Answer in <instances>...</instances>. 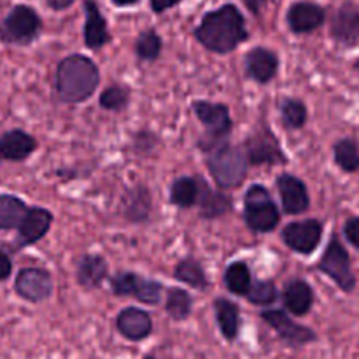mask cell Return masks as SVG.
Here are the masks:
<instances>
[{"mask_svg": "<svg viewBox=\"0 0 359 359\" xmlns=\"http://www.w3.org/2000/svg\"><path fill=\"white\" fill-rule=\"evenodd\" d=\"M245 20L233 4L210 11L195 28V39L212 53L226 55L248 41Z\"/></svg>", "mask_w": 359, "mask_h": 359, "instance_id": "cell-1", "label": "cell"}, {"mask_svg": "<svg viewBox=\"0 0 359 359\" xmlns=\"http://www.w3.org/2000/svg\"><path fill=\"white\" fill-rule=\"evenodd\" d=\"M100 83V72L93 60L83 55H70L56 67V93L67 104H81L91 98Z\"/></svg>", "mask_w": 359, "mask_h": 359, "instance_id": "cell-2", "label": "cell"}, {"mask_svg": "<svg viewBox=\"0 0 359 359\" xmlns=\"http://www.w3.org/2000/svg\"><path fill=\"white\" fill-rule=\"evenodd\" d=\"M205 154L207 168L219 188L231 189L244 182L249 168V160L244 147L231 146L224 140Z\"/></svg>", "mask_w": 359, "mask_h": 359, "instance_id": "cell-3", "label": "cell"}, {"mask_svg": "<svg viewBox=\"0 0 359 359\" xmlns=\"http://www.w3.org/2000/svg\"><path fill=\"white\" fill-rule=\"evenodd\" d=\"M193 111L196 118L205 126V133L198 140V147L203 153H209L216 146L228 139L233 121H231L230 111L223 104H212V102L196 100L193 102Z\"/></svg>", "mask_w": 359, "mask_h": 359, "instance_id": "cell-4", "label": "cell"}, {"mask_svg": "<svg viewBox=\"0 0 359 359\" xmlns=\"http://www.w3.org/2000/svg\"><path fill=\"white\" fill-rule=\"evenodd\" d=\"M244 217L248 226L256 233L272 231L279 224L280 214L269 189L252 184L244 196Z\"/></svg>", "mask_w": 359, "mask_h": 359, "instance_id": "cell-5", "label": "cell"}, {"mask_svg": "<svg viewBox=\"0 0 359 359\" xmlns=\"http://www.w3.org/2000/svg\"><path fill=\"white\" fill-rule=\"evenodd\" d=\"M42 20L30 6H14L0 23V41L7 44H30L41 34Z\"/></svg>", "mask_w": 359, "mask_h": 359, "instance_id": "cell-6", "label": "cell"}, {"mask_svg": "<svg viewBox=\"0 0 359 359\" xmlns=\"http://www.w3.org/2000/svg\"><path fill=\"white\" fill-rule=\"evenodd\" d=\"M318 266L330 279L335 280L337 286L346 291V293L353 291L354 286H356V277H354L353 270H351L349 255H347L346 248L340 244L337 237L330 241L328 248H326Z\"/></svg>", "mask_w": 359, "mask_h": 359, "instance_id": "cell-7", "label": "cell"}, {"mask_svg": "<svg viewBox=\"0 0 359 359\" xmlns=\"http://www.w3.org/2000/svg\"><path fill=\"white\" fill-rule=\"evenodd\" d=\"M244 151L251 165H279L287 161L277 137L265 125L256 128L248 137Z\"/></svg>", "mask_w": 359, "mask_h": 359, "instance_id": "cell-8", "label": "cell"}, {"mask_svg": "<svg viewBox=\"0 0 359 359\" xmlns=\"http://www.w3.org/2000/svg\"><path fill=\"white\" fill-rule=\"evenodd\" d=\"M112 293L118 297H133L147 305L160 304L163 287L160 283L151 279H144L142 276L133 272H119L111 277Z\"/></svg>", "mask_w": 359, "mask_h": 359, "instance_id": "cell-9", "label": "cell"}, {"mask_svg": "<svg viewBox=\"0 0 359 359\" xmlns=\"http://www.w3.org/2000/svg\"><path fill=\"white\" fill-rule=\"evenodd\" d=\"M323 237V224L318 219L297 221L283 230V241L291 251L300 255H312Z\"/></svg>", "mask_w": 359, "mask_h": 359, "instance_id": "cell-10", "label": "cell"}, {"mask_svg": "<svg viewBox=\"0 0 359 359\" xmlns=\"http://www.w3.org/2000/svg\"><path fill=\"white\" fill-rule=\"evenodd\" d=\"M262 319L280 337V340H284L291 347H302L318 339L311 328L294 323L283 311H265L262 312Z\"/></svg>", "mask_w": 359, "mask_h": 359, "instance_id": "cell-11", "label": "cell"}, {"mask_svg": "<svg viewBox=\"0 0 359 359\" xmlns=\"http://www.w3.org/2000/svg\"><path fill=\"white\" fill-rule=\"evenodd\" d=\"M16 293L32 304H39L51 297L53 293V277L48 270L30 266L23 269L16 277Z\"/></svg>", "mask_w": 359, "mask_h": 359, "instance_id": "cell-12", "label": "cell"}, {"mask_svg": "<svg viewBox=\"0 0 359 359\" xmlns=\"http://www.w3.org/2000/svg\"><path fill=\"white\" fill-rule=\"evenodd\" d=\"M326 13L319 4L300 0L287 9V25L294 34H309L325 23Z\"/></svg>", "mask_w": 359, "mask_h": 359, "instance_id": "cell-13", "label": "cell"}, {"mask_svg": "<svg viewBox=\"0 0 359 359\" xmlns=\"http://www.w3.org/2000/svg\"><path fill=\"white\" fill-rule=\"evenodd\" d=\"M332 37L346 46L359 42V7L353 2H346L335 11L332 18Z\"/></svg>", "mask_w": 359, "mask_h": 359, "instance_id": "cell-14", "label": "cell"}, {"mask_svg": "<svg viewBox=\"0 0 359 359\" xmlns=\"http://www.w3.org/2000/svg\"><path fill=\"white\" fill-rule=\"evenodd\" d=\"M53 223V214L44 207H30L27 216L18 226V245L27 248L35 244L48 233Z\"/></svg>", "mask_w": 359, "mask_h": 359, "instance_id": "cell-15", "label": "cell"}, {"mask_svg": "<svg viewBox=\"0 0 359 359\" xmlns=\"http://www.w3.org/2000/svg\"><path fill=\"white\" fill-rule=\"evenodd\" d=\"M277 188H279L284 212L302 214L311 205L307 186L302 182V179L294 177L291 174H283L277 179Z\"/></svg>", "mask_w": 359, "mask_h": 359, "instance_id": "cell-16", "label": "cell"}, {"mask_svg": "<svg viewBox=\"0 0 359 359\" xmlns=\"http://www.w3.org/2000/svg\"><path fill=\"white\" fill-rule=\"evenodd\" d=\"M116 326H118L119 333L125 339L139 342V340H144L146 337L151 335V332H153V319L142 309L128 307L119 312L118 319H116Z\"/></svg>", "mask_w": 359, "mask_h": 359, "instance_id": "cell-17", "label": "cell"}, {"mask_svg": "<svg viewBox=\"0 0 359 359\" xmlns=\"http://www.w3.org/2000/svg\"><path fill=\"white\" fill-rule=\"evenodd\" d=\"M84 44L90 49H100L111 41L105 18L102 16L100 7L95 0H84Z\"/></svg>", "mask_w": 359, "mask_h": 359, "instance_id": "cell-18", "label": "cell"}, {"mask_svg": "<svg viewBox=\"0 0 359 359\" xmlns=\"http://www.w3.org/2000/svg\"><path fill=\"white\" fill-rule=\"evenodd\" d=\"M37 147L34 137L23 130H11L0 135V161H23Z\"/></svg>", "mask_w": 359, "mask_h": 359, "instance_id": "cell-19", "label": "cell"}, {"mask_svg": "<svg viewBox=\"0 0 359 359\" xmlns=\"http://www.w3.org/2000/svg\"><path fill=\"white\" fill-rule=\"evenodd\" d=\"M279 69V56L266 48H255L245 56V70L259 84H266L276 77Z\"/></svg>", "mask_w": 359, "mask_h": 359, "instance_id": "cell-20", "label": "cell"}, {"mask_svg": "<svg viewBox=\"0 0 359 359\" xmlns=\"http://www.w3.org/2000/svg\"><path fill=\"white\" fill-rule=\"evenodd\" d=\"M198 205H200V216L203 219H217V217L224 216L231 210V200L228 198L224 193H217L210 189V186L198 177Z\"/></svg>", "mask_w": 359, "mask_h": 359, "instance_id": "cell-21", "label": "cell"}, {"mask_svg": "<svg viewBox=\"0 0 359 359\" xmlns=\"http://www.w3.org/2000/svg\"><path fill=\"white\" fill-rule=\"evenodd\" d=\"M109 276V266L102 256L84 255L77 263V283L86 290L98 287Z\"/></svg>", "mask_w": 359, "mask_h": 359, "instance_id": "cell-22", "label": "cell"}, {"mask_svg": "<svg viewBox=\"0 0 359 359\" xmlns=\"http://www.w3.org/2000/svg\"><path fill=\"white\" fill-rule=\"evenodd\" d=\"M283 302L287 311L294 316H305L314 304V291L305 280L294 279L286 284L283 293Z\"/></svg>", "mask_w": 359, "mask_h": 359, "instance_id": "cell-23", "label": "cell"}, {"mask_svg": "<svg viewBox=\"0 0 359 359\" xmlns=\"http://www.w3.org/2000/svg\"><path fill=\"white\" fill-rule=\"evenodd\" d=\"M151 205H153V198H151L149 189L144 186H135L126 195L123 212L126 219L132 223H144L149 217Z\"/></svg>", "mask_w": 359, "mask_h": 359, "instance_id": "cell-24", "label": "cell"}, {"mask_svg": "<svg viewBox=\"0 0 359 359\" xmlns=\"http://www.w3.org/2000/svg\"><path fill=\"white\" fill-rule=\"evenodd\" d=\"M214 311H216L217 325H219L221 333L226 340H235L241 330V311L233 302L226 298H217L214 302Z\"/></svg>", "mask_w": 359, "mask_h": 359, "instance_id": "cell-25", "label": "cell"}, {"mask_svg": "<svg viewBox=\"0 0 359 359\" xmlns=\"http://www.w3.org/2000/svg\"><path fill=\"white\" fill-rule=\"evenodd\" d=\"M30 207L14 195H0V230L18 228Z\"/></svg>", "mask_w": 359, "mask_h": 359, "instance_id": "cell-26", "label": "cell"}, {"mask_svg": "<svg viewBox=\"0 0 359 359\" xmlns=\"http://www.w3.org/2000/svg\"><path fill=\"white\" fill-rule=\"evenodd\" d=\"M198 177H177L172 182L170 202L181 209H191L198 202Z\"/></svg>", "mask_w": 359, "mask_h": 359, "instance_id": "cell-27", "label": "cell"}, {"mask_svg": "<svg viewBox=\"0 0 359 359\" xmlns=\"http://www.w3.org/2000/svg\"><path fill=\"white\" fill-rule=\"evenodd\" d=\"M174 277L181 283L188 284V286L195 287V290H207L209 280H207L205 272H203L202 265L193 258H184L175 265Z\"/></svg>", "mask_w": 359, "mask_h": 359, "instance_id": "cell-28", "label": "cell"}, {"mask_svg": "<svg viewBox=\"0 0 359 359\" xmlns=\"http://www.w3.org/2000/svg\"><path fill=\"white\" fill-rule=\"evenodd\" d=\"M251 270L244 262H235L224 272V284H226L228 291L233 294H241L245 297V293L251 287Z\"/></svg>", "mask_w": 359, "mask_h": 359, "instance_id": "cell-29", "label": "cell"}, {"mask_svg": "<svg viewBox=\"0 0 359 359\" xmlns=\"http://www.w3.org/2000/svg\"><path fill=\"white\" fill-rule=\"evenodd\" d=\"M193 300L189 297L188 291L181 290V287H170L167 293V304H165V311L175 321H184L189 314H191Z\"/></svg>", "mask_w": 359, "mask_h": 359, "instance_id": "cell-30", "label": "cell"}, {"mask_svg": "<svg viewBox=\"0 0 359 359\" xmlns=\"http://www.w3.org/2000/svg\"><path fill=\"white\" fill-rule=\"evenodd\" d=\"M280 118L286 128L298 130L307 121V107L297 98H284L280 102Z\"/></svg>", "mask_w": 359, "mask_h": 359, "instance_id": "cell-31", "label": "cell"}, {"mask_svg": "<svg viewBox=\"0 0 359 359\" xmlns=\"http://www.w3.org/2000/svg\"><path fill=\"white\" fill-rule=\"evenodd\" d=\"M335 161L342 170L356 172L359 170V149L353 139H342L333 147Z\"/></svg>", "mask_w": 359, "mask_h": 359, "instance_id": "cell-32", "label": "cell"}, {"mask_svg": "<svg viewBox=\"0 0 359 359\" xmlns=\"http://www.w3.org/2000/svg\"><path fill=\"white\" fill-rule=\"evenodd\" d=\"M161 48H163V42L161 37L156 34V30H144L142 34L137 37L135 42V53L140 60H146V62H153L160 56Z\"/></svg>", "mask_w": 359, "mask_h": 359, "instance_id": "cell-33", "label": "cell"}, {"mask_svg": "<svg viewBox=\"0 0 359 359\" xmlns=\"http://www.w3.org/2000/svg\"><path fill=\"white\" fill-rule=\"evenodd\" d=\"M245 297L255 305H270L277 300V287L272 280H256L251 283Z\"/></svg>", "mask_w": 359, "mask_h": 359, "instance_id": "cell-34", "label": "cell"}, {"mask_svg": "<svg viewBox=\"0 0 359 359\" xmlns=\"http://www.w3.org/2000/svg\"><path fill=\"white\" fill-rule=\"evenodd\" d=\"M130 102V91L126 90L125 86H109L107 90L102 91L100 95V105L107 111H114L119 112L128 105Z\"/></svg>", "mask_w": 359, "mask_h": 359, "instance_id": "cell-35", "label": "cell"}, {"mask_svg": "<svg viewBox=\"0 0 359 359\" xmlns=\"http://www.w3.org/2000/svg\"><path fill=\"white\" fill-rule=\"evenodd\" d=\"M158 142V137L151 132H139L133 139V144H135V153H149V151L154 149Z\"/></svg>", "mask_w": 359, "mask_h": 359, "instance_id": "cell-36", "label": "cell"}, {"mask_svg": "<svg viewBox=\"0 0 359 359\" xmlns=\"http://www.w3.org/2000/svg\"><path fill=\"white\" fill-rule=\"evenodd\" d=\"M344 233H346L347 241L359 249V217H351L344 226Z\"/></svg>", "mask_w": 359, "mask_h": 359, "instance_id": "cell-37", "label": "cell"}, {"mask_svg": "<svg viewBox=\"0 0 359 359\" xmlns=\"http://www.w3.org/2000/svg\"><path fill=\"white\" fill-rule=\"evenodd\" d=\"M11 273H13V263L6 252L0 251V280L9 279Z\"/></svg>", "mask_w": 359, "mask_h": 359, "instance_id": "cell-38", "label": "cell"}, {"mask_svg": "<svg viewBox=\"0 0 359 359\" xmlns=\"http://www.w3.org/2000/svg\"><path fill=\"white\" fill-rule=\"evenodd\" d=\"M181 2V0H151V9L154 11V13H165V11H168L170 7L177 6V4Z\"/></svg>", "mask_w": 359, "mask_h": 359, "instance_id": "cell-39", "label": "cell"}, {"mask_svg": "<svg viewBox=\"0 0 359 359\" xmlns=\"http://www.w3.org/2000/svg\"><path fill=\"white\" fill-rule=\"evenodd\" d=\"M242 2L245 4V7H248L252 14H256V16H258L259 11H262V7H265V4L269 2V0H242Z\"/></svg>", "mask_w": 359, "mask_h": 359, "instance_id": "cell-40", "label": "cell"}, {"mask_svg": "<svg viewBox=\"0 0 359 359\" xmlns=\"http://www.w3.org/2000/svg\"><path fill=\"white\" fill-rule=\"evenodd\" d=\"M74 4V0H48V6L53 11H63L67 7H70Z\"/></svg>", "mask_w": 359, "mask_h": 359, "instance_id": "cell-41", "label": "cell"}, {"mask_svg": "<svg viewBox=\"0 0 359 359\" xmlns=\"http://www.w3.org/2000/svg\"><path fill=\"white\" fill-rule=\"evenodd\" d=\"M112 2H114L116 6L125 7V6H133V4H137V2H139V0H112Z\"/></svg>", "mask_w": 359, "mask_h": 359, "instance_id": "cell-42", "label": "cell"}, {"mask_svg": "<svg viewBox=\"0 0 359 359\" xmlns=\"http://www.w3.org/2000/svg\"><path fill=\"white\" fill-rule=\"evenodd\" d=\"M354 67H356V70H358V72H359V60H358V62H356V65H354Z\"/></svg>", "mask_w": 359, "mask_h": 359, "instance_id": "cell-43", "label": "cell"}, {"mask_svg": "<svg viewBox=\"0 0 359 359\" xmlns=\"http://www.w3.org/2000/svg\"><path fill=\"white\" fill-rule=\"evenodd\" d=\"M144 359H156V358H154V356H146Z\"/></svg>", "mask_w": 359, "mask_h": 359, "instance_id": "cell-44", "label": "cell"}]
</instances>
